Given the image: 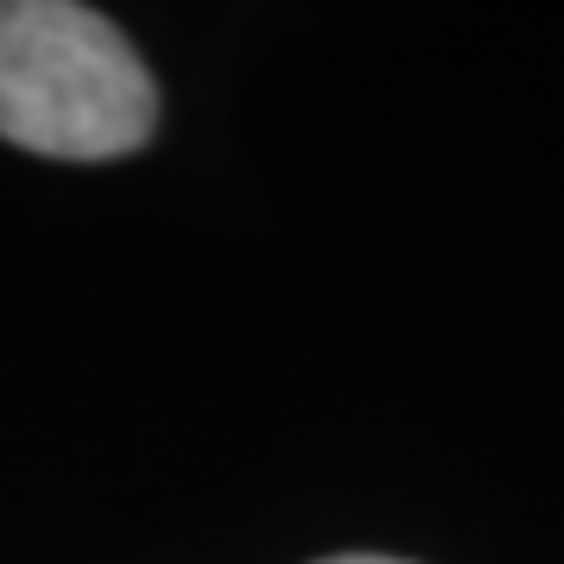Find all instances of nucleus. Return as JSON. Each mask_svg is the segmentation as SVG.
I'll return each mask as SVG.
<instances>
[{
    "instance_id": "f257e3e1",
    "label": "nucleus",
    "mask_w": 564,
    "mask_h": 564,
    "mask_svg": "<svg viewBox=\"0 0 564 564\" xmlns=\"http://www.w3.org/2000/svg\"><path fill=\"white\" fill-rule=\"evenodd\" d=\"M158 88L113 20L76 0H0V139L63 163L139 151Z\"/></svg>"
},
{
    "instance_id": "f03ea898",
    "label": "nucleus",
    "mask_w": 564,
    "mask_h": 564,
    "mask_svg": "<svg viewBox=\"0 0 564 564\" xmlns=\"http://www.w3.org/2000/svg\"><path fill=\"white\" fill-rule=\"evenodd\" d=\"M326 564H402V558H364L358 552V558H326Z\"/></svg>"
}]
</instances>
